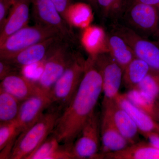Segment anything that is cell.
Returning a JSON list of instances; mask_svg holds the SVG:
<instances>
[{
    "label": "cell",
    "mask_w": 159,
    "mask_h": 159,
    "mask_svg": "<svg viewBox=\"0 0 159 159\" xmlns=\"http://www.w3.org/2000/svg\"><path fill=\"white\" fill-rule=\"evenodd\" d=\"M57 36L61 37L55 29L39 24L26 26L11 34L0 44V59H11L27 48Z\"/></svg>",
    "instance_id": "5"
},
{
    "label": "cell",
    "mask_w": 159,
    "mask_h": 159,
    "mask_svg": "<svg viewBox=\"0 0 159 159\" xmlns=\"http://www.w3.org/2000/svg\"><path fill=\"white\" fill-rule=\"evenodd\" d=\"M87 59L79 52L74 51L73 57L49 94L50 108L62 113L78 89L85 71Z\"/></svg>",
    "instance_id": "2"
},
{
    "label": "cell",
    "mask_w": 159,
    "mask_h": 159,
    "mask_svg": "<svg viewBox=\"0 0 159 159\" xmlns=\"http://www.w3.org/2000/svg\"><path fill=\"white\" fill-rule=\"evenodd\" d=\"M151 70L145 61L135 57L124 69L122 84L129 90L136 88Z\"/></svg>",
    "instance_id": "22"
},
{
    "label": "cell",
    "mask_w": 159,
    "mask_h": 159,
    "mask_svg": "<svg viewBox=\"0 0 159 159\" xmlns=\"http://www.w3.org/2000/svg\"><path fill=\"white\" fill-rule=\"evenodd\" d=\"M100 119L101 147L97 159H101L104 155L119 151L130 145L116 127L108 109L102 108Z\"/></svg>",
    "instance_id": "11"
},
{
    "label": "cell",
    "mask_w": 159,
    "mask_h": 159,
    "mask_svg": "<svg viewBox=\"0 0 159 159\" xmlns=\"http://www.w3.org/2000/svg\"><path fill=\"white\" fill-rule=\"evenodd\" d=\"M120 19L123 25L139 35L159 39V9L156 6L134 0Z\"/></svg>",
    "instance_id": "4"
},
{
    "label": "cell",
    "mask_w": 159,
    "mask_h": 159,
    "mask_svg": "<svg viewBox=\"0 0 159 159\" xmlns=\"http://www.w3.org/2000/svg\"><path fill=\"white\" fill-rule=\"evenodd\" d=\"M61 114L54 109H47L37 122L20 134L10 159H26L53 132Z\"/></svg>",
    "instance_id": "3"
},
{
    "label": "cell",
    "mask_w": 159,
    "mask_h": 159,
    "mask_svg": "<svg viewBox=\"0 0 159 159\" xmlns=\"http://www.w3.org/2000/svg\"><path fill=\"white\" fill-rule=\"evenodd\" d=\"M155 119L159 123V101L157 102L156 110Z\"/></svg>",
    "instance_id": "35"
},
{
    "label": "cell",
    "mask_w": 159,
    "mask_h": 159,
    "mask_svg": "<svg viewBox=\"0 0 159 159\" xmlns=\"http://www.w3.org/2000/svg\"><path fill=\"white\" fill-rule=\"evenodd\" d=\"M62 40H64L59 36L50 38L27 48L7 60L21 69L38 63L45 60Z\"/></svg>",
    "instance_id": "13"
},
{
    "label": "cell",
    "mask_w": 159,
    "mask_h": 159,
    "mask_svg": "<svg viewBox=\"0 0 159 159\" xmlns=\"http://www.w3.org/2000/svg\"><path fill=\"white\" fill-rule=\"evenodd\" d=\"M31 5V0H15L4 25L0 28V44L11 34L28 26Z\"/></svg>",
    "instance_id": "14"
},
{
    "label": "cell",
    "mask_w": 159,
    "mask_h": 159,
    "mask_svg": "<svg viewBox=\"0 0 159 159\" xmlns=\"http://www.w3.org/2000/svg\"><path fill=\"white\" fill-rule=\"evenodd\" d=\"M104 108L108 109L116 127L130 145L140 141V134L137 125L116 100L102 106V108Z\"/></svg>",
    "instance_id": "16"
},
{
    "label": "cell",
    "mask_w": 159,
    "mask_h": 159,
    "mask_svg": "<svg viewBox=\"0 0 159 159\" xmlns=\"http://www.w3.org/2000/svg\"><path fill=\"white\" fill-rule=\"evenodd\" d=\"M31 5L35 24L55 29L64 40L75 42L72 28L64 20L51 0H31Z\"/></svg>",
    "instance_id": "10"
},
{
    "label": "cell",
    "mask_w": 159,
    "mask_h": 159,
    "mask_svg": "<svg viewBox=\"0 0 159 159\" xmlns=\"http://www.w3.org/2000/svg\"><path fill=\"white\" fill-rule=\"evenodd\" d=\"M98 9L104 19L118 22L127 7L126 0H97Z\"/></svg>",
    "instance_id": "27"
},
{
    "label": "cell",
    "mask_w": 159,
    "mask_h": 159,
    "mask_svg": "<svg viewBox=\"0 0 159 159\" xmlns=\"http://www.w3.org/2000/svg\"><path fill=\"white\" fill-rule=\"evenodd\" d=\"M92 6L85 2L73 3L68 12V22L71 28L85 29L93 19Z\"/></svg>",
    "instance_id": "24"
},
{
    "label": "cell",
    "mask_w": 159,
    "mask_h": 159,
    "mask_svg": "<svg viewBox=\"0 0 159 159\" xmlns=\"http://www.w3.org/2000/svg\"><path fill=\"white\" fill-rule=\"evenodd\" d=\"M21 69L19 68L7 60L0 59V80L16 74L21 73Z\"/></svg>",
    "instance_id": "29"
},
{
    "label": "cell",
    "mask_w": 159,
    "mask_h": 159,
    "mask_svg": "<svg viewBox=\"0 0 159 159\" xmlns=\"http://www.w3.org/2000/svg\"><path fill=\"white\" fill-rule=\"evenodd\" d=\"M21 102L0 88V123L16 120Z\"/></svg>",
    "instance_id": "25"
},
{
    "label": "cell",
    "mask_w": 159,
    "mask_h": 159,
    "mask_svg": "<svg viewBox=\"0 0 159 159\" xmlns=\"http://www.w3.org/2000/svg\"><path fill=\"white\" fill-rule=\"evenodd\" d=\"M106 41L107 51L124 71L136 57L132 49L122 36L113 30L106 33Z\"/></svg>",
    "instance_id": "20"
},
{
    "label": "cell",
    "mask_w": 159,
    "mask_h": 159,
    "mask_svg": "<svg viewBox=\"0 0 159 159\" xmlns=\"http://www.w3.org/2000/svg\"><path fill=\"white\" fill-rule=\"evenodd\" d=\"M84 2H85L90 5L94 9H98L97 0H82Z\"/></svg>",
    "instance_id": "34"
},
{
    "label": "cell",
    "mask_w": 159,
    "mask_h": 159,
    "mask_svg": "<svg viewBox=\"0 0 159 159\" xmlns=\"http://www.w3.org/2000/svg\"><path fill=\"white\" fill-rule=\"evenodd\" d=\"M0 88L21 102L33 96L45 93L40 88L37 82L21 73L12 74L1 80Z\"/></svg>",
    "instance_id": "15"
},
{
    "label": "cell",
    "mask_w": 159,
    "mask_h": 159,
    "mask_svg": "<svg viewBox=\"0 0 159 159\" xmlns=\"http://www.w3.org/2000/svg\"><path fill=\"white\" fill-rule=\"evenodd\" d=\"M20 134L16 120L0 123V159H10L15 143Z\"/></svg>",
    "instance_id": "23"
},
{
    "label": "cell",
    "mask_w": 159,
    "mask_h": 159,
    "mask_svg": "<svg viewBox=\"0 0 159 159\" xmlns=\"http://www.w3.org/2000/svg\"><path fill=\"white\" fill-rule=\"evenodd\" d=\"M125 95L134 105L147 113L155 119L156 110L157 102L153 98L137 89L129 90Z\"/></svg>",
    "instance_id": "26"
},
{
    "label": "cell",
    "mask_w": 159,
    "mask_h": 159,
    "mask_svg": "<svg viewBox=\"0 0 159 159\" xmlns=\"http://www.w3.org/2000/svg\"><path fill=\"white\" fill-rule=\"evenodd\" d=\"M100 122L98 113L94 112L72 145L74 159H97L101 147Z\"/></svg>",
    "instance_id": "9"
},
{
    "label": "cell",
    "mask_w": 159,
    "mask_h": 159,
    "mask_svg": "<svg viewBox=\"0 0 159 159\" xmlns=\"http://www.w3.org/2000/svg\"><path fill=\"white\" fill-rule=\"evenodd\" d=\"M116 101L129 115L143 137L150 133L159 134V123L153 117L134 105L125 94L119 93Z\"/></svg>",
    "instance_id": "17"
},
{
    "label": "cell",
    "mask_w": 159,
    "mask_h": 159,
    "mask_svg": "<svg viewBox=\"0 0 159 159\" xmlns=\"http://www.w3.org/2000/svg\"><path fill=\"white\" fill-rule=\"evenodd\" d=\"M51 101L48 94L42 93L22 101L16 119L20 134L37 122L50 107Z\"/></svg>",
    "instance_id": "12"
},
{
    "label": "cell",
    "mask_w": 159,
    "mask_h": 159,
    "mask_svg": "<svg viewBox=\"0 0 159 159\" xmlns=\"http://www.w3.org/2000/svg\"><path fill=\"white\" fill-rule=\"evenodd\" d=\"M112 30L124 39L136 57L145 61L152 71L159 74V39L152 40L143 37L118 22L114 23Z\"/></svg>",
    "instance_id": "7"
},
{
    "label": "cell",
    "mask_w": 159,
    "mask_h": 159,
    "mask_svg": "<svg viewBox=\"0 0 159 159\" xmlns=\"http://www.w3.org/2000/svg\"><path fill=\"white\" fill-rule=\"evenodd\" d=\"M145 139L154 147L159 149V134L150 133L144 136Z\"/></svg>",
    "instance_id": "32"
},
{
    "label": "cell",
    "mask_w": 159,
    "mask_h": 159,
    "mask_svg": "<svg viewBox=\"0 0 159 159\" xmlns=\"http://www.w3.org/2000/svg\"><path fill=\"white\" fill-rule=\"evenodd\" d=\"M51 1L56 7L64 20L69 25L68 22V12L70 7L74 3L73 0H51Z\"/></svg>",
    "instance_id": "30"
},
{
    "label": "cell",
    "mask_w": 159,
    "mask_h": 159,
    "mask_svg": "<svg viewBox=\"0 0 159 159\" xmlns=\"http://www.w3.org/2000/svg\"><path fill=\"white\" fill-rule=\"evenodd\" d=\"M93 56L102 76L103 94L102 106H103L115 101L120 93L119 89L122 84L123 70L107 51Z\"/></svg>",
    "instance_id": "8"
},
{
    "label": "cell",
    "mask_w": 159,
    "mask_h": 159,
    "mask_svg": "<svg viewBox=\"0 0 159 159\" xmlns=\"http://www.w3.org/2000/svg\"><path fill=\"white\" fill-rule=\"evenodd\" d=\"M15 0H0V28L4 25Z\"/></svg>",
    "instance_id": "31"
},
{
    "label": "cell",
    "mask_w": 159,
    "mask_h": 159,
    "mask_svg": "<svg viewBox=\"0 0 159 159\" xmlns=\"http://www.w3.org/2000/svg\"><path fill=\"white\" fill-rule=\"evenodd\" d=\"M81 42L89 55H96L107 51L106 33L103 29L98 26H89L84 29Z\"/></svg>",
    "instance_id": "21"
},
{
    "label": "cell",
    "mask_w": 159,
    "mask_h": 159,
    "mask_svg": "<svg viewBox=\"0 0 159 159\" xmlns=\"http://www.w3.org/2000/svg\"><path fill=\"white\" fill-rule=\"evenodd\" d=\"M135 1L155 6L159 9V0H135Z\"/></svg>",
    "instance_id": "33"
},
{
    "label": "cell",
    "mask_w": 159,
    "mask_h": 159,
    "mask_svg": "<svg viewBox=\"0 0 159 159\" xmlns=\"http://www.w3.org/2000/svg\"><path fill=\"white\" fill-rule=\"evenodd\" d=\"M70 43L62 40L45 59L37 83L43 92L50 94L55 83L64 73L73 57Z\"/></svg>",
    "instance_id": "6"
},
{
    "label": "cell",
    "mask_w": 159,
    "mask_h": 159,
    "mask_svg": "<svg viewBox=\"0 0 159 159\" xmlns=\"http://www.w3.org/2000/svg\"><path fill=\"white\" fill-rule=\"evenodd\" d=\"M72 145L60 143L52 133L26 159H73Z\"/></svg>",
    "instance_id": "18"
},
{
    "label": "cell",
    "mask_w": 159,
    "mask_h": 159,
    "mask_svg": "<svg viewBox=\"0 0 159 159\" xmlns=\"http://www.w3.org/2000/svg\"><path fill=\"white\" fill-rule=\"evenodd\" d=\"M159 159V149L147 141H139L116 152L107 154L101 159Z\"/></svg>",
    "instance_id": "19"
},
{
    "label": "cell",
    "mask_w": 159,
    "mask_h": 159,
    "mask_svg": "<svg viewBox=\"0 0 159 159\" xmlns=\"http://www.w3.org/2000/svg\"><path fill=\"white\" fill-rule=\"evenodd\" d=\"M102 93L101 73L94 56L89 55L78 89L57 119L52 132L60 143L73 145L86 122L95 111Z\"/></svg>",
    "instance_id": "1"
},
{
    "label": "cell",
    "mask_w": 159,
    "mask_h": 159,
    "mask_svg": "<svg viewBox=\"0 0 159 159\" xmlns=\"http://www.w3.org/2000/svg\"><path fill=\"white\" fill-rule=\"evenodd\" d=\"M159 101V74L151 70L136 88Z\"/></svg>",
    "instance_id": "28"
}]
</instances>
